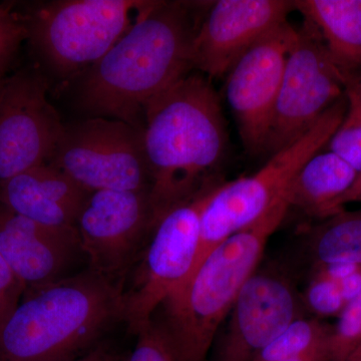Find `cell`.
Segmentation results:
<instances>
[{"label": "cell", "mask_w": 361, "mask_h": 361, "mask_svg": "<svg viewBox=\"0 0 361 361\" xmlns=\"http://www.w3.org/2000/svg\"><path fill=\"white\" fill-rule=\"evenodd\" d=\"M227 126L210 78L186 77L145 109L142 146L154 225L170 209L219 186L228 152Z\"/></svg>", "instance_id": "1"}, {"label": "cell", "mask_w": 361, "mask_h": 361, "mask_svg": "<svg viewBox=\"0 0 361 361\" xmlns=\"http://www.w3.org/2000/svg\"><path fill=\"white\" fill-rule=\"evenodd\" d=\"M200 4L155 1L148 13L85 71L80 106L94 116L142 130L145 109L191 73V47Z\"/></svg>", "instance_id": "2"}, {"label": "cell", "mask_w": 361, "mask_h": 361, "mask_svg": "<svg viewBox=\"0 0 361 361\" xmlns=\"http://www.w3.org/2000/svg\"><path fill=\"white\" fill-rule=\"evenodd\" d=\"M122 322L120 285L94 271L26 291L0 329V361H66Z\"/></svg>", "instance_id": "3"}, {"label": "cell", "mask_w": 361, "mask_h": 361, "mask_svg": "<svg viewBox=\"0 0 361 361\" xmlns=\"http://www.w3.org/2000/svg\"><path fill=\"white\" fill-rule=\"evenodd\" d=\"M282 200L253 224L213 249L151 319L179 361H207L218 330L242 287L257 270L266 244L288 212Z\"/></svg>", "instance_id": "4"}, {"label": "cell", "mask_w": 361, "mask_h": 361, "mask_svg": "<svg viewBox=\"0 0 361 361\" xmlns=\"http://www.w3.org/2000/svg\"><path fill=\"white\" fill-rule=\"evenodd\" d=\"M348 104L344 92L305 135L270 156L255 174L214 188L202 211L200 243L192 273L213 249L284 200L297 173L326 147L343 120Z\"/></svg>", "instance_id": "5"}, {"label": "cell", "mask_w": 361, "mask_h": 361, "mask_svg": "<svg viewBox=\"0 0 361 361\" xmlns=\"http://www.w3.org/2000/svg\"><path fill=\"white\" fill-rule=\"evenodd\" d=\"M155 1L59 0L25 13L27 39L45 65L68 77L97 63Z\"/></svg>", "instance_id": "6"}, {"label": "cell", "mask_w": 361, "mask_h": 361, "mask_svg": "<svg viewBox=\"0 0 361 361\" xmlns=\"http://www.w3.org/2000/svg\"><path fill=\"white\" fill-rule=\"evenodd\" d=\"M212 190L170 209L154 225L121 285L122 322L133 334L191 275L200 243L201 214Z\"/></svg>", "instance_id": "7"}, {"label": "cell", "mask_w": 361, "mask_h": 361, "mask_svg": "<svg viewBox=\"0 0 361 361\" xmlns=\"http://www.w3.org/2000/svg\"><path fill=\"white\" fill-rule=\"evenodd\" d=\"M49 164L87 193L149 190L142 130L122 121L92 116L65 125Z\"/></svg>", "instance_id": "8"}, {"label": "cell", "mask_w": 361, "mask_h": 361, "mask_svg": "<svg viewBox=\"0 0 361 361\" xmlns=\"http://www.w3.org/2000/svg\"><path fill=\"white\" fill-rule=\"evenodd\" d=\"M343 94V78L319 30L304 20L287 58L263 154L272 156L297 141Z\"/></svg>", "instance_id": "9"}, {"label": "cell", "mask_w": 361, "mask_h": 361, "mask_svg": "<svg viewBox=\"0 0 361 361\" xmlns=\"http://www.w3.org/2000/svg\"><path fill=\"white\" fill-rule=\"evenodd\" d=\"M153 227L149 191L92 192L75 222L90 270L120 286Z\"/></svg>", "instance_id": "10"}, {"label": "cell", "mask_w": 361, "mask_h": 361, "mask_svg": "<svg viewBox=\"0 0 361 361\" xmlns=\"http://www.w3.org/2000/svg\"><path fill=\"white\" fill-rule=\"evenodd\" d=\"M49 84L39 71L25 68L0 87V184L49 163L65 125L47 99Z\"/></svg>", "instance_id": "11"}, {"label": "cell", "mask_w": 361, "mask_h": 361, "mask_svg": "<svg viewBox=\"0 0 361 361\" xmlns=\"http://www.w3.org/2000/svg\"><path fill=\"white\" fill-rule=\"evenodd\" d=\"M297 28L283 23L259 40L226 75L225 96L247 153L263 155Z\"/></svg>", "instance_id": "12"}, {"label": "cell", "mask_w": 361, "mask_h": 361, "mask_svg": "<svg viewBox=\"0 0 361 361\" xmlns=\"http://www.w3.org/2000/svg\"><path fill=\"white\" fill-rule=\"evenodd\" d=\"M296 11L289 0H219L209 6L195 35L191 65L209 78L226 77L249 49Z\"/></svg>", "instance_id": "13"}, {"label": "cell", "mask_w": 361, "mask_h": 361, "mask_svg": "<svg viewBox=\"0 0 361 361\" xmlns=\"http://www.w3.org/2000/svg\"><path fill=\"white\" fill-rule=\"evenodd\" d=\"M214 361H253L299 318L293 289L283 278L255 272L240 290Z\"/></svg>", "instance_id": "14"}, {"label": "cell", "mask_w": 361, "mask_h": 361, "mask_svg": "<svg viewBox=\"0 0 361 361\" xmlns=\"http://www.w3.org/2000/svg\"><path fill=\"white\" fill-rule=\"evenodd\" d=\"M77 251V229L45 227L0 203V255L25 292L61 279Z\"/></svg>", "instance_id": "15"}, {"label": "cell", "mask_w": 361, "mask_h": 361, "mask_svg": "<svg viewBox=\"0 0 361 361\" xmlns=\"http://www.w3.org/2000/svg\"><path fill=\"white\" fill-rule=\"evenodd\" d=\"M87 193L65 173L47 163L0 184V203L33 222L54 229L75 230Z\"/></svg>", "instance_id": "16"}, {"label": "cell", "mask_w": 361, "mask_h": 361, "mask_svg": "<svg viewBox=\"0 0 361 361\" xmlns=\"http://www.w3.org/2000/svg\"><path fill=\"white\" fill-rule=\"evenodd\" d=\"M357 171L341 157L322 151L306 161L284 194L288 209H298L311 217L326 219L337 210V202L350 189Z\"/></svg>", "instance_id": "17"}, {"label": "cell", "mask_w": 361, "mask_h": 361, "mask_svg": "<svg viewBox=\"0 0 361 361\" xmlns=\"http://www.w3.org/2000/svg\"><path fill=\"white\" fill-rule=\"evenodd\" d=\"M318 28L343 82L361 75V0H295Z\"/></svg>", "instance_id": "18"}, {"label": "cell", "mask_w": 361, "mask_h": 361, "mask_svg": "<svg viewBox=\"0 0 361 361\" xmlns=\"http://www.w3.org/2000/svg\"><path fill=\"white\" fill-rule=\"evenodd\" d=\"M310 245L316 266L361 264V209L342 210L323 219L311 232Z\"/></svg>", "instance_id": "19"}, {"label": "cell", "mask_w": 361, "mask_h": 361, "mask_svg": "<svg viewBox=\"0 0 361 361\" xmlns=\"http://www.w3.org/2000/svg\"><path fill=\"white\" fill-rule=\"evenodd\" d=\"M331 329L332 326L317 319L297 318L261 350L253 361H281L313 349H326Z\"/></svg>", "instance_id": "20"}, {"label": "cell", "mask_w": 361, "mask_h": 361, "mask_svg": "<svg viewBox=\"0 0 361 361\" xmlns=\"http://www.w3.org/2000/svg\"><path fill=\"white\" fill-rule=\"evenodd\" d=\"M348 111L325 151L341 157L353 169L361 170V75L344 80Z\"/></svg>", "instance_id": "21"}, {"label": "cell", "mask_w": 361, "mask_h": 361, "mask_svg": "<svg viewBox=\"0 0 361 361\" xmlns=\"http://www.w3.org/2000/svg\"><path fill=\"white\" fill-rule=\"evenodd\" d=\"M326 342L325 361H341L361 344V292L344 308Z\"/></svg>", "instance_id": "22"}, {"label": "cell", "mask_w": 361, "mask_h": 361, "mask_svg": "<svg viewBox=\"0 0 361 361\" xmlns=\"http://www.w3.org/2000/svg\"><path fill=\"white\" fill-rule=\"evenodd\" d=\"M27 39L25 13L13 6L0 4V80L6 77L23 40Z\"/></svg>", "instance_id": "23"}, {"label": "cell", "mask_w": 361, "mask_h": 361, "mask_svg": "<svg viewBox=\"0 0 361 361\" xmlns=\"http://www.w3.org/2000/svg\"><path fill=\"white\" fill-rule=\"evenodd\" d=\"M137 342L125 361H179L167 336L153 319L135 332Z\"/></svg>", "instance_id": "24"}, {"label": "cell", "mask_w": 361, "mask_h": 361, "mask_svg": "<svg viewBox=\"0 0 361 361\" xmlns=\"http://www.w3.org/2000/svg\"><path fill=\"white\" fill-rule=\"evenodd\" d=\"M306 302L315 314L324 317H338L348 305L339 282L315 275L306 291Z\"/></svg>", "instance_id": "25"}, {"label": "cell", "mask_w": 361, "mask_h": 361, "mask_svg": "<svg viewBox=\"0 0 361 361\" xmlns=\"http://www.w3.org/2000/svg\"><path fill=\"white\" fill-rule=\"evenodd\" d=\"M25 288L0 255V329L16 310Z\"/></svg>", "instance_id": "26"}, {"label": "cell", "mask_w": 361, "mask_h": 361, "mask_svg": "<svg viewBox=\"0 0 361 361\" xmlns=\"http://www.w3.org/2000/svg\"><path fill=\"white\" fill-rule=\"evenodd\" d=\"M66 361H125V357L111 353L109 349L97 348L87 351L85 355Z\"/></svg>", "instance_id": "27"}, {"label": "cell", "mask_w": 361, "mask_h": 361, "mask_svg": "<svg viewBox=\"0 0 361 361\" xmlns=\"http://www.w3.org/2000/svg\"><path fill=\"white\" fill-rule=\"evenodd\" d=\"M353 202H361V170L358 172L357 177L350 189L337 202V210L341 212L344 210V206L346 204L353 203Z\"/></svg>", "instance_id": "28"}, {"label": "cell", "mask_w": 361, "mask_h": 361, "mask_svg": "<svg viewBox=\"0 0 361 361\" xmlns=\"http://www.w3.org/2000/svg\"><path fill=\"white\" fill-rule=\"evenodd\" d=\"M325 348H319L281 361H325Z\"/></svg>", "instance_id": "29"}, {"label": "cell", "mask_w": 361, "mask_h": 361, "mask_svg": "<svg viewBox=\"0 0 361 361\" xmlns=\"http://www.w3.org/2000/svg\"><path fill=\"white\" fill-rule=\"evenodd\" d=\"M341 361H361V344Z\"/></svg>", "instance_id": "30"}, {"label": "cell", "mask_w": 361, "mask_h": 361, "mask_svg": "<svg viewBox=\"0 0 361 361\" xmlns=\"http://www.w3.org/2000/svg\"><path fill=\"white\" fill-rule=\"evenodd\" d=\"M2 80H4V78H2ZM2 80H0V87H1Z\"/></svg>", "instance_id": "31"}]
</instances>
